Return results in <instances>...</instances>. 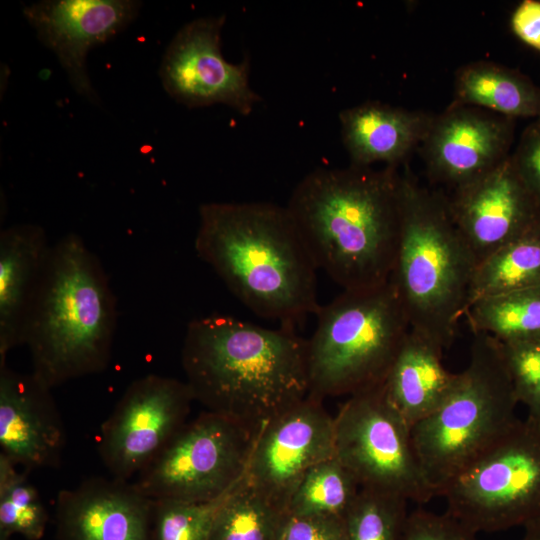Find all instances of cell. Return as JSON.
I'll return each instance as SVG.
<instances>
[{"label": "cell", "instance_id": "cell-26", "mask_svg": "<svg viewBox=\"0 0 540 540\" xmlns=\"http://www.w3.org/2000/svg\"><path fill=\"white\" fill-rule=\"evenodd\" d=\"M361 487L352 473L332 456L313 466L287 503L291 517L344 519Z\"/></svg>", "mask_w": 540, "mask_h": 540}, {"label": "cell", "instance_id": "cell-20", "mask_svg": "<svg viewBox=\"0 0 540 540\" xmlns=\"http://www.w3.org/2000/svg\"><path fill=\"white\" fill-rule=\"evenodd\" d=\"M434 116L369 101L340 112L342 142L351 165L398 167L421 145Z\"/></svg>", "mask_w": 540, "mask_h": 540}, {"label": "cell", "instance_id": "cell-36", "mask_svg": "<svg viewBox=\"0 0 540 540\" xmlns=\"http://www.w3.org/2000/svg\"><path fill=\"white\" fill-rule=\"evenodd\" d=\"M538 118H540V116Z\"/></svg>", "mask_w": 540, "mask_h": 540}, {"label": "cell", "instance_id": "cell-8", "mask_svg": "<svg viewBox=\"0 0 540 540\" xmlns=\"http://www.w3.org/2000/svg\"><path fill=\"white\" fill-rule=\"evenodd\" d=\"M445 512L476 534L540 520V425L528 419L444 488Z\"/></svg>", "mask_w": 540, "mask_h": 540}, {"label": "cell", "instance_id": "cell-11", "mask_svg": "<svg viewBox=\"0 0 540 540\" xmlns=\"http://www.w3.org/2000/svg\"><path fill=\"white\" fill-rule=\"evenodd\" d=\"M193 401L185 381L156 374L133 381L98 437L100 458L112 476H137L187 423Z\"/></svg>", "mask_w": 540, "mask_h": 540}, {"label": "cell", "instance_id": "cell-6", "mask_svg": "<svg viewBox=\"0 0 540 540\" xmlns=\"http://www.w3.org/2000/svg\"><path fill=\"white\" fill-rule=\"evenodd\" d=\"M501 345L473 333L467 367L444 402L411 428L415 454L435 497L520 420Z\"/></svg>", "mask_w": 540, "mask_h": 540}, {"label": "cell", "instance_id": "cell-22", "mask_svg": "<svg viewBox=\"0 0 540 540\" xmlns=\"http://www.w3.org/2000/svg\"><path fill=\"white\" fill-rule=\"evenodd\" d=\"M454 95V103L513 119L540 116V88L521 72L493 62L477 61L461 67Z\"/></svg>", "mask_w": 540, "mask_h": 540}, {"label": "cell", "instance_id": "cell-25", "mask_svg": "<svg viewBox=\"0 0 540 540\" xmlns=\"http://www.w3.org/2000/svg\"><path fill=\"white\" fill-rule=\"evenodd\" d=\"M288 517L243 479L220 508L209 540H279Z\"/></svg>", "mask_w": 540, "mask_h": 540}, {"label": "cell", "instance_id": "cell-12", "mask_svg": "<svg viewBox=\"0 0 540 540\" xmlns=\"http://www.w3.org/2000/svg\"><path fill=\"white\" fill-rule=\"evenodd\" d=\"M225 16L195 19L167 47L159 70L165 91L188 108L224 104L249 115L261 97L249 83V60L228 62L221 51Z\"/></svg>", "mask_w": 540, "mask_h": 540}, {"label": "cell", "instance_id": "cell-18", "mask_svg": "<svg viewBox=\"0 0 540 540\" xmlns=\"http://www.w3.org/2000/svg\"><path fill=\"white\" fill-rule=\"evenodd\" d=\"M153 506L134 483L90 478L58 494V528L63 540H149Z\"/></svg>", "mask_w": 540, "mask_h": 540}, {"label": "cell", "instance_id": "cell-1", "mask_svg": "<svg viewBox=\"0 0 540 540\" xmlns=\"http://www.w3.org/2000/svg\"><path fill=\"white\" fill-rule=\"evenodd\" d=\"M181 363L194 401L254 434L308 396L307 340L211 314L187 325Z\"/></svg>", "mask_w": 540, "mask_h": 540}, {"label": "cell", "instance_id": "cell-19", "mask_svg": "<svg viewBox=\"0 0 540 540\" xmlns=\"http://www.w3.org/2000/svg\"><path fill=\"white\" fill-rule=\"evenodd\" d=\"M45 230L17 224L0 233V366L24 344L28 314L51 249Z\"/></svg>", "mask_w": 540, "mask_h": 540}, {"label": "cell", "instance_id": "cell-16", "mask_svg": "<svg viewBox=\"0 0 540 540\" xmlns=\"http://www.w3.org/2000/svg\"><path fill=\"white\" fill-rule=\"evenodd\" d=\"M139 8V2L131 0H53L26 6L23 13L57 56L74 90L94 102L87 55L126 28Z\"/></svg>", "mask_w": 540, "mask_h": 540}, {"label": "cell", "instance_id": "cell-15", "mask_svg": "<svg viewBox=\"0 0 540 540\" xmlns=\"http://www.w3.org/2000/svg\"><path fill=\"white\" fill-rule=\"evenodd\" d=\"M510 155L448 197L452 218L477 265L540 223V207Z\"/></svg>", "mask_w": 540, "mask_h": 540}, {"label": "cell", "instance_id": "cell-4", "mask_svg": "<svg viewBox=\"0 0 540 540\" xmlns=\"http://www.w3.org/2000/svg\"><path fill=\"white\" fill-rule=\"evenodd\" d=\"M116 299L97 256L69 233L51 246L24 331L33 373L50 388L104 371Z\"/></svg>", "mask_w": 540, "mask_h": 540}, {"label": "cell", "instance_id": "cell-2", "mask_svg": "<svg viewBox=\"0 0 540 540\" xmlns=\"http://www.w3.org/2000/svg\"><path fill=\"white\" fill-rule=\"evenodd\" d=\"M400 173L350 165L318 168L286 206L317 269L343 290L390 279L400 232Z\"/></svg>", "mask_w": 540, "mask_h": 540}, {"label": "cell", "instance_id": "cell-34", "mask_svg": "<svg viewBox=\"0 0 540 540\" xmlns=\"http://www.w3.org/2000/svg\"><path fill=\"white\" fill-rule=\"evenodd\" d=\"M511 27L516 36L540 53V1L523 0L514 10Z\"/></svg>", "mask_w": 540, "mask_h": 540}, {"label": "cell", "instance_id": "cell-21", "mask_svg": "<svg viewBox=\"0 0 540 540\" xmlns=\"http://www.w3.org/2000/svg\"><path fill=\"white\" fill-rule=\"evenodd\" d=\"M444 351L410 330L383 382L388 401L410 428L433 413L456 383L458 373L443 365Z\"/></svg>", "mask_w": 540, "mask_h": 540}, {"label": "cell", "instance_id": "cell-24", "mask_svg": "<svg viewBox=\"0 0 540 540\" xmlns=\"http://www.w3.org/2000/svg\"><path fill=\"white\" fill-rule=\"evenodd\" d=\"M464 317L472 333L500 343L540 339V286L478 300Z\"/></svg>", "mask_w": 540, "mask_h": 540}, {"label": "cell", "instance_id": "cell-27", "mask_svg": "<svg viewBox=\"0 0 540 540\" xmlns=\"http://www.w3.org/2000/svg\"><path fill=\"white\" fill-rule=\"evenodd\" d=\"M27 474L0 453V540L15 533L37 540L44 534L47 512Z\"/></svg>", "mask_w": 540, "mask_h": 540}, {"label": "cell", "instance_id": "cell-17", "mask_svg": "<svg viewBox=\"0 0 540 540\" xmlns=\"http://www.w3.org/2000/svg\"><path fill=\"white\" fill-rule=\"evenodd\" d=\"M51 391L33 372L0 366V453L28 471L61 463L66 433Z\"/></svg>", "mask_w": 540, "mask_h": 540}, {"label": "cell", "instance_id": "cell-10", "mask_svg": "<svg viewBox=\"0 0 540 540\" xmlns=\"http://www.w3.org/2000/svg\"><path fill=\"white\" fill-rule=\"evenodd\" d=\"M334 456L361 488L419 505L435 496L414 451L411 428L388 401L383 383L356 393L334 416Z\"/></svg>", "mask_w": 540, "mask_h": 540}, {"label": "cell", "instance_id": "cell-28", "mask_svg": "<svg viewBox=\"0 0 540 540\" xmlns=\"http://www.w3.org/2000/svg\"><path fill=\"white\" fill-rule=\"evenodd\" d=\"M408 502L394 494L361 488L343 519L346 540H402Z\"/></svg>", "mask_w": 540, "mask_h": 540}, {"label": "cell", "instance_id": "cell-7", "mask_svg": "<svg viewBox=\"0 0 540 540\" xmlns=\"http://www.w3.org/2000/svg\"><path fill=\"white\" fill-rule=\"evenodd\" d=\"M307 340L308 395L351 396L381 385L410 325L391 281L343 292L316 312Z\"/></svg>", "mask_w": 540, "mask_h": 540}, {"label": "cell", "instance_id": "cell-32", "mask_svg": "<svg viewBox=\"0 0 540 540\" xmlns=\"http://www.w3.org/2000/svg\"><path fill=\"white\" fill-rule=\"evenodd\" d=\"M510 157L516 172L540 207V118L524 129Z\"/></svg>", "mask_w": 540, "mask_h": 540}, {"label": "cell", "instance_id": "cell-35", "mask_svg": "<svg viewBox=\"0 0 540 540\" xmlns=\"http://www.w3.org/2000/svg\"><path fill=\"white\" fill-rule=\"evenodd\" d=\"M524 529L521 540H540V520L527 524Z\"/></svg>", "mask_w": 540, "mask_h": 540}, {"label": "cell", "instance_id": "cell-30", "mask_svg": "<svg viewBox=\"0 0 540 540\" xmlns=\"http://www.w3.org/2000/svg\"><path fill=\"white\" fill-rule=\"evenodd\" d=\"M500 345L516 399L526 419L540 425V339Z\"/></svg>", "mask_w": 540, "mask_h": 540}, {"label": "cell", "instance_id": "cell-33", "mask_svg": "<svg viewBox=\"0 0 540 540\" xmlns=\"http://www.w3.org/2000/svg\"><path fill=\"white\" fill-rule=\"evenodd\" d=\"M279 540H346L344 521L333 517H288Z\"/></svg>", "mask_w": 540, "mask_h": 540}, {"label": "cell", "instance_id": "cell-3", "mask_svg": "<svg viewBox=\"0 0 540 540\" xmlns=\"http://www.w3.org/2000/svg\"><path fill=\"white\" fill-rule=\"evenodd\" d=\"M194 247L231 293L262 318L294 327L320 307L318 269L287 207L202 204Z\"/></svg>", "mask_w": 540, "mask_h": 540}, {"label": "cell", "instance_id": "cell-9", "mask_svg": "<svg viewBox=\"0 0 540 540\" xmlns=\"http://www.w3.org/2000/svg\"><path fill=\"white\" fill-rule=\"evenodd\" d=\"M253 439L241 424L205 411L187 422L133 483L152 501L218 499L244 479Z\"/></svg>", "mask_w": 540, "mask_h": 540}, {"label": "cell", "instance_id": "cell-31", "mask_svg": "<svg viewBox=\"0 0 540 540\" xmlns=\"http://www.w3.org/2000/svg\"><path fill=\"white\" fill-rule=\"evenodd\" d=\"M476 533L447 512H409L402 540H477Z\"/></svg>", "mask_w": 540, "mask_h": 540}, {"label": "cell", "instance_id": "cell-5", "mask_svg": "<svg viewBox=\"0 0 540 540\" xmlns=\"http://www.w3.org/2000/svg\"><path fill=\"white\" fill-rule=\"evenodd\" d=\"M400 232L394 285L410 330L444 350L464 316L477 266L450 212L448 197L421 186L407 169L400 174Z\"/></svg>", "mask_w": 540, "mask_h": 540}, {"label": "cell", "instance_id": "cell-29", "mask_svg": "<svg viewBox=\"0 0 540 540\" xmlns=\"http://www.w3.org/2000/svg\"><path fill=\"white\" fill-rule=\"evenodd\" d=\"M232 491L201 503L154 501V539L209 540L216 516Z\"/></svg>", "mask_w": 540, "mask_h": 540}, {"label": "cell", "instance_id": "cell-14", "mask_svg": "<svg viewBox=\"0 0 540 540\" xmlns=\"http://www.w3.org/2000/svg\"><path fill=\"white\" fill-rule=\"evenodd\" d=\"M515 119L452 102L434 116L421 143L429 178L456 189L510 155Z\"/></svg>", "mask_w": 540, "mask_h": 540}, {"label": "cell", "instance_id": "cell-23", "mask_svg": "<svg viewBox=\"0 0 540 540\" xmlns=\"http://www.w3.org/2000/svg\"><path fill=\"white\" fill-rule=\"evenodd\" d=\"M538 286L540 223L476 266L469 286L465 312L473 303L483 298Z\"/></svg>", "mask_w": 540, "mask_h": 540}, {"label": "cell", "instance_id": "cell-13", "mask_svg": "<svg viewBox=\"0 0 540 540\" xmlns=\"http://www.w3.org/2000/svg\"><path fill=\"white\" fill-rule=\"evenodd\" d=\"M334 456V416L307 396L268 420L255 434L245 482L284 507L304 475Z\"/></svg>", "mask_w": 540, "mask_h": 540}]
</instances>
